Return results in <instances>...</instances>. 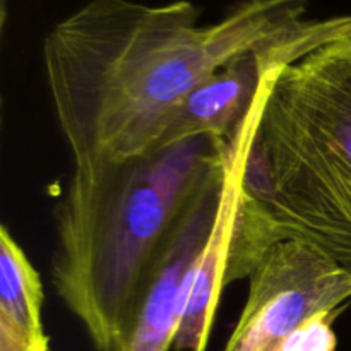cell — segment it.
<instances>
[{
  "label": "cell",
  "instance_id": "cell-2",
  "mask_svg": "<svg viewBox=\"0 0 351 351\" xmlns=\"http://www.w3.org/2000/svg\"><path fill=\"white\" fill-rule=\"evenodd\" d=\"M304 242L351 274V33L267 81L247 139L226 287Z\"/></svg>",
  "mask_w": 351,
  "mask_h": 351
},
{
  "label": "cell",
  "instance_id": "cell-4",
  "mask_svg": "<svg viewBox=\"0 0 351 351\" xmlns=\"http://www.w3.org/2000/svg\"><path fill=\"white\" fill-rule=\"evenodd\" d=\"M351 298V274L297 240L264 252L249 276L240 317L223 351H285L314 317L336 314Z\"/></svg>",
  "mask_w": 351,
  "mask_h": 351
},
{
  "label": "cell",
  "instance_id": "cell-3",
  "mask_svg": "<svg viewBox=\"0 0 351 351\" xmlns=\"http://www.w3.org/2000/svg\"><path fill=\"white\" fill-rule=\"evenodd\" d=\"M226 146L197 137L137 160L74 167L55 206L51 283L96 351H120L182 215Z\"/></svg>",
  "mask_w": 351,
  "mask_h": 351
},
{
  "label": "cell",
  "instance_id": "cell-9",
  "mask_svg": "<svg viewBox=\"0 0 351 351\" xmlns=\"http://www.w3.org/2000/svg\"><path fill=\"white\" fill-rule=\"evenodd\" d=\"M47 351H50V348H48V350H47Z\"/></svg>",
  "mask_w": 351,
  "mask_h": 351
},
{
  "label": "cell",
  "instance_id": "cell-8",
  "mask_svg": "<svg viewBox=\"0 0 351 351\" xmlns=\"http://www.w3.org/2000/svg\"><path fill=\"white\" fill-rule=\"evenodd\" d=\"M336 314H321L308 321L293 338L285 351H336L338 338L332 329Z\"/></svg>",
  "mask_w": 351,
  "mask_h": 351
},
{
  "label": "cell",
  "instance_id": "cell-1",
  "mask_svg": "<svg viewBox=\"0 0 351 351\" xmlns=\"http://www.w3.org/2000/svg\"><path fill=\"white\" fill-rule=\"evenodd\" d=\"M307 0H239L201 24L191 0H88L45 34V81L74 167L147 156L177 106L237 57L307 19Z\"/></svg>",
  "mask_w": 351,
  "mask_h": 351
},
{
  "label": "cell",
  "instance_id": "cell-5",
  "mask_svg": "<svg viewBox=\"0 0 351 351\" xmlns=\"http://www.w3.org/2000/svg\"><path fill=\"white\" fill-rule=\"evenodd\" d=\"M223 165L197 192L168 239L120 351H170L184 317L192 266L208 239L221 195Z\"/></svg>",
  "mask_w": 351,
  "mask_h": 351
},
{
  "label": "cell",
  "instance_id": "cell-6",
  "mask_svg": "<svg viewBox=\"0 0 351 351\" xmlns=\"http://www.w3.org/2000/svg\"><path fill=\"white\" fill-rule=\"evenodd\" d=\"M259 99L250 112L245 125L242 127L239 136L226 146L223 154V182L218 211L211 232L192 266L191 278H189L184 317L175 339V350L178 351H208L223 288L226 287V267H228L237 201H239L240 182H242L243 158H245L247 139Z\"/></svg>",
  "mask_w": 351,
  "mask_h": 351
},
{
  "label": "cell",
  "instance_id": "cell-7",
  "mask_svg": "<svg viewBox=\"0 0 351 351\" xmlns=\"http://www.w3.org/2000/svg\"><path fill=\"white\" fill-rule=\"evenodd\" d=\"M40 273L7 226L0 230V351H47Z\"/></svg>",
  "mask_w": 351,
  "mask_h": 351
}]
</instances>
